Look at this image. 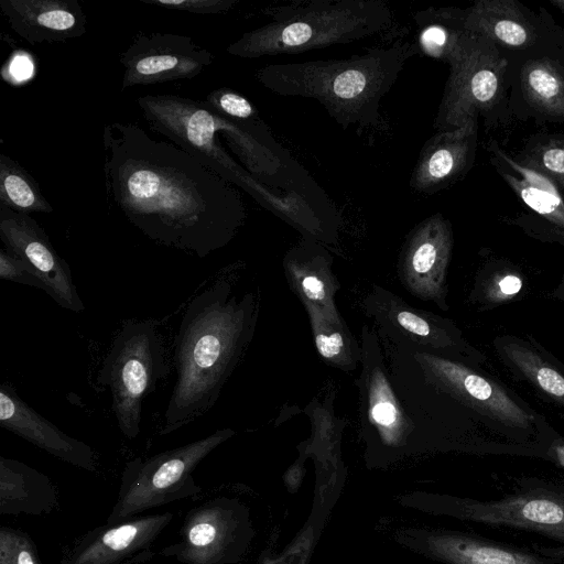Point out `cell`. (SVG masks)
<instances>
[{"label":"cell","mask_w":564,"mask_h":564,"mask_svg":"<svg viewBox=\"0 0 564 564\" xmlns=\"http://www.w3.org/2000/svg\"><path fill=\"white\" fill-rule=\"evenodd\" d=\"M102 149L108 202L154 242L205 258L245 224L239 192L180 147L116 121Z\"/></svg>","instance_id":"6da1fadb"},{"label":"cell","mask_w":564,"mask_h":564,"mask_svg":"<svg viewBox=\"0 0 564 564\" xmlns=\"http://www.w3.org/2000/svg\"><path fill=\"white\" fill-rule=\"evenodd\" d=\"M257 318L256 296L238 297L227 279H218L191 300L175 336L176 380L160 436L184 427L215 405L253 337Z\"/></svg>","instance_id":"7a4b0ae2"},{"label":"cell","mask_w":564,"mask_h":564,"mask_svg":"<svg viewBox=\"0 0 564 564\" xmlns=\"http://www.w3.org/2000/svg\"><path fill=\"white\" fill-rule=\"evenodd\" d=\"M419 51L420 42L398 40L349 58L269 64L256 76L274 94L317 100L344 130L375 128L381 99Z\"/></svg>","instance_id":"3957f363"},{"label":"cell","mask_w":564,"mask_h":564,"mask_svg":"<svg viewBox=\"0 0 564 564\" xmlns=\"http://www.w3.org/2000/svg\"><path fill=\"white\" fill-rule=\"evenodd\" d=\"M137 104L154 131L246 191L262 206L301 230L305 238L323 242L329 238L330 229L302 194L274 192L229 155L218 140L210 109L204 101L172 94H149L138 97Z\"/></svg>","instance_id":"277c9868"},{"label":"cell","mask_w":564,"mask_h":564,"mask_svg":"<svg viewBox=\"0 0 564 564\" xmlns=\"http://www.w3.org/2000/svg\"><path fill=\"white\" fill-rule=\"evenodd\" d=\"M262 13L271 20L231 43L230 55L258 58L348 44L384 32L394 21L383 0H296Z\"/></svg>","instance_id":"5b68a950"},{"label":"cell","mask_w":564,"mask_h":564,"mask_svg":"<svg viewBox=\"0 0 564 564\" xmlns=\"http://www.w3.org/2000/svg\"><path fill=\"white\" fill-rule=\"evenodd\" d=\"M170 373L166 347L156 319H128L115 336L96 382L108 387L111 410L129 440L141 432L142 403Z\"/></svg>","instance_id":"8992f818"},{"label":"cell","mask_w":564,"mask_h":564,"mask_svg":"<svg viewBox=\"0 0 564 564\" xmlns=\"http://www.w3.org/2000/svg\"><path fill=\"white\" fill-rule=\"evenodd\" d=\"M235 435L231 429L150 457L126 463L116 503L106 523H115L174 501L197 497L202 487L193 473L216 447Z\"/></svg>","instance_id":"52a82bcc"},{"label":"cell","mask_w":564,"mask_h":564,"mask_svg":"<svg viewBox=\"0 0 564 564\" xmlns=\"http://www.w3.org/2000/svg\"><path fill=\"white\" fill-rule=\"evenodd\" d=\"M440 58L449 65L434 128L454 130L496 106L502 97L509 59L480 35L454 29Z\"/></svg>","instance_id":"ba28073f"},{"label":"cell","mask_w":564,"mask_h":564,"mask_svg":"<svg viewBox=\"0 0 564 564\" xmlns=\"http://www.w3.org/2000/svg\"><path fill=\"white\" fill-rule=\"evenodd\" d=\"M429 20L467 31L491 42L503 53L518 56L553 52L555 24L535 15L514 0H480L467 9L438 8L420 11Z\"/></svg>","instance_id":"9c48e42d"},{"label":"cell","mask_w":564,"mask_h":564,"mask_svg":"<svg viewBox=\"0 0 564 564\" xmlns=\"http://www.w3.org/2000/svg\"><path fill=\"white\" fill-rule=\"evenodd\" d=\"M249 538L246 509L236 500L217 497L192 508L178 540L159 554L182 564H231L243 554Z\"/></svg>","instance_id":"30bf717a"},{"label":"cell","mask_w":564,"mask_h":564,"mask_svg":"<svg viewBox=\"0 0 564 564\" xmlns=\"http://www.w3.org/2000/svg\"><path fill=\"white\" fill-rule=\"evenodd\" d=\"M419 371L421 380L466 406L509 427L528 429L532 416L499 386L469 367L441 354L397 346Z\"/></svg>","instance_id":"8fae6325"},{"label":"cell","mask_w":564,"mask_h":564,"mask_svg":"<svg viewBox=\"0 0 564 564\" xmlns=\"http://www.w3.org/2000/svg\"><path fill=\"white\" fill-rule=\"evenodd\" d=\"M453 513L479 523L533 531L564 543V485L528 480L489 501L456 499Z\"/></svg>","instance_id":"7c38bea8"},{"label":"cell","mask_w":564,"mask_h":564,"mask_svg":"<svg viewBox=\"0 0 564 564\" xmlns=\"http://www.w3.org/2000/svg\"><path fill=\"white\" fill-rule=\"evenodd\" d=\"M365 314L397 346L451 355L467 351L454 324L431 312L411 306L389 290L373 285L362 301Z\"/></svg>","instance_id":"4fadbf2b"},{"label":"cell","mask_w":564,"mask_h":564,"mask_svg":"<svg viewBox=\"0 0 564 564\" xmlns=\"http://www.w3.org/2000/svg\"><path fill=\"white\" fill-rule=\"evenodd\" d=\"M361 372L357 386L366 436L392 448L409 445L416 426L392 388L377 335L366 325L361 330Z\"/></svg>","instance_id":"5bb4252c"},{"label":"cell","mask_w":564,"mask_h":564,"mask_svg":"<svg viewBox=\"0 0 564 564\" xmlns=\"http://www.w3.org/2000/svg\"><path fill=\"white\" fill-rule=\"evenodd\" d=\"M121 88L192 79L214 61V54L189 36L141 32L121 53Z\"/></svg>","instance_id":"9a60e30c"},{"label":"cell","mask_w":564,"mask_h":564,"mask_svg":"<svg viewBox=\"0 0 564 564\" xmlns=\"http://www.w3.org/2000/svg\"><path fill=\"white\" fill-rule=\"evenodd\" d=\"M0 239L4 249L22 260L44 283L45 292L59 306L75 313L84 311L69 265L57 254L35 219L0 205Z\"/></svg>","instance_id":"2e32d148"},{"label":"cell","mask_w":564,"mask_h":564,"mask_svg":"<svg viewBox=\"0 0 564 564\" xmlns=\"http://www.w3.org/2000/svg\"><path fill=\"white\" fill-rule=\"evenodd\" d=\"M453 248L451 224L434 214L406 236L398 262L399 279L415 297L446 310V273Z\"/></svg>","instance_id":"e0dca14e"},{"label":"cell","mask_w":564,"mask_h":564,"mask_svg":"<svg viewBox=\"0 0 564 564\" xmlns=\"http://www.w3.org/2000/svg\"><path fill=\"white\" fill-rule=\"evenodd\" d=\"M173 520L165 511L134 516L105 523L79 536L63 554L59 564H122L133 558H152L153 543Z\"/></svg>","instance_id":"ac0fdd59"},{"label":"cell","mask_w":564,"mask_h":564,"mask_svg":"<svg viewBox=\"0 0 564 564\" xmlns=\"http://www.w3.org/2000/svg\"><path fill=\"white\" fill-rule=\"evenodd\" d=\"M0 425L56 458L87 471L98 469V456L39 414L9 383L0 386Z\"/></svg>","instance_id":"d6986e66"},{"label":"cell","mask_w":564,"mask_h":564,"mask_svg":"<svg viewBox=\"0 0 564 564\" xmlns=\"http://www.w3.org/2000/svg\"><path fill=\"white\" fill-rule=\"evenodd\" d=\"M477 118L462 127L437 131L423 145L410 178V187L432 195L453 184L471 166L476 152Z\"/></svg>","instance_id":"ffe728a7"},{"label":"cell","mask_w":564,"mask_h":564,"mask_svg":"<svg viewBox=\"0 0 564 564\" xmlns=\"http://www.w3.org/2000/svg\"><path fill=\"white\" fill-rule=\"evenodd\" d=\"M10 28L32 45L83 36L87 18L77 0H0Z\"/></svg>","instance_id":"44dd1931"},{"label":"cell","mask_w":564,"mask_h":564,"mask_svg":"<svg viewBox=\"0 0 564 564\" xmlns=\"http://www.w3.org/2000/svg\"><path fill=\"white\" fill-rule=\"evenodd\" d=\"M286 281L303 305L332 316H341L335 296L340 284L333 271V257L317 241L306 239L291 248L284 259Z\"/></svg>","instance_id":"7402d4cb"},{"label":"cell","mask_w":564,"mask_h":564,"mask_svg":"<svg viewBox=\"0 0 564 564\" xmlns=\"http://www.w3.org/2000/svg\"><path fill=\"white\" fill-rule=\"evenodd\" d=\"M518 91L530 109L564 121V51L518 56Z\"/></svg>","instance_id":"603a6c76"},{"label":"cell","mask_w":564,"mask_h":564,"mask_svg":"<svg viewBox=\"0 0 564 564\" xmlns=\"http://www.w3.org/2000/svg\"><path fill=\"white\" fill-rule=\"evenodd\" d=\"M57 506L56 488L45 474L20 460L0 457L1 516H43Z\"/></svg>","instance_id":"cb8c5ba5"},{"label":"cell","mask_w":564,"mask_h":564,"mask_svg":"<svg viewBox=\"0 0 564 564\" xmlns=\"http://www.w3.org/2000/svg\"><path fill=\"white\" fill-rule=\"evenodd\" d=\"M431 552L449 564H552L534 553L462 533L429 539Z\"/></svg>","instance_id":"d4e9b609"},{"label":"cell","mask_w":564,"mask_h":564,"mask_svg":"<svg viewBox=\"0 0 564 564\" xmlns=\"http://www.w3.org/2000/svg\"><path fill=\"white\" fill-rule=\"evenodd\" d=\"M492 151L496 159L505 162L520 176L500 170L509 186L530 208L563 230L564 199L556 185L544 174L510 159L498 148Z\"/></svg>","instance_id":"484cf974"},{"label":"cell","mask_w":564,"mask_h":564,"mask_svg":"<svg viewBox=\"0 0 564 564\" xmlns=\"http://www.w3.org/2000/svg\"><path fill=\"white\" fill-rule=\"evenodd\" d=\"M303 306L321 358L345 372L355 371L361 362V341H357L343 317L328 315L312 305Z\"/></svg>","instance_id":"4316f807"},{"label":"cell","mask_w":564,"mask_h":564,"mask_svg":"<svg viewBox=\"0 0 564 564\" xmlns=\"http://www.w3.org/2000/svg\"><path fill=\"white\" fill-rule=\"evenodd\" d=\"M0 205L25 215L53 212L37 182L3 153L0 154Z\"/></svg>","instance_id":"83f0119b"},{"label":"cell","mask_w":564,"mask_h":564,"mask_svg":"<svg viewBox=\"0 0 564 564\" xmlns=\"http://www.w3.org/2000/svg\"><path fill=\"white\" fill-rule=\"evenodd\" d=\"M503 351L512 365L549 398L564 406V376L529 347L506 343Z\"/></svg>","instance_id":"f1b7e54d"},{"label":"cell","mask_w":564,"mask_h":564,"mask_svg":"<svg viewBox=\"0 0 564 564\" xmlns=\"http://www.w3.org/2000/svg\"><path fill=\"white\" fill-rule=\"evenodd\" d=\"M519 163L544 174L557 188L564 189V142L534 144Z\"/></svg>","instance_id":"f546056e"},{"label":"cell","mask_w":564,"mask_h":564,"mask_svg":"<svg viewBox=\"0 0 564 564\" xmlns=\"http://www.w3.org/2000/svg\"><path fill=\"white\" fill-rule=\"evenodd\" d=\"M0 564H43L31 536L12 527L0 528Z\"/></svg>","instance_id":"4dcf8cb0"},{"label":"cell","mask_w":564,"mask_h":564,"mask_svg":"<svg viewBox=\"0 0 564 564\" xmlns=\"http://www.w3.org/2000/svg\"><path fill=\"white\" fill-rule=\"evenodd\" d=\"M204 102L213 110L231 119L240 121L261 119L254 106L245 96L230 88L221 87L212 90Z\"/></svg>","instance_id":"1f68e13d"},{"label":"cell","mask_w":564,"mask_h":564,"mask_svg":"<svg viewBox=\"0 0 564 564\" xmlns=\"http://www.w3.org/2000/svg\"><path fill=\"white\" fill-rule=\"evenodd\" d=\"M145 4L159 6L196 14H217L231 10L238 0H140Z\"/></svg>","instance_id":"d6a6232c"},{"label":"cell","mask_w":564,"mask_h":564,"mask_svg":"<svg viewBox=\"0 0 564 564\" xmlns=\"http://www.w3.org/2000/svg\"><path fill=\"white\" fill-rule=\"evenodd\" d=\"M0 278L46 291L44 283L19 258L6 249L0 250Z\"/></svg>","instance_id":"836d02e7"},{"label":"cell","mask_w":564,"mask_h":564,"mask_svg":"<svg viewBox=\"0 0 564 564\" xmlns=\"http://www.w3.org/2000/svg\"><path fill=\"white\" fill-rule=\"evenodd\" d=\"M499 290L505 295L517 294L522 288V281L519 276L508 274L499 281Z\"/></svg>","instance_id":"e575fe53"},{"label":"cell","mask_w":564,"mask_h":564,"mask_svg":"<svg viewBox=\"0 0 564 564\" xmlns=\"http://www.w3.org/2000/svg\"><path fill=\"white\" fill-rule=\"evenodd\" d=\"M551 453L556 464L564 468V443L560 442L554 444V446L551 449Z\"/></svg>","instance_id":"d590c367"},{"label":"cell","mask_w":564,"mask_h":564,"mask_svg":"<svg viewBox=\"0 0 564 564\" xmlns=\"http://www.w3.org/2000/svg\"><path fill=\"white\" fill-rule=\"evenodd\" d=\"M149 561V558L147 557H138V558H133V560H130L128 562H124L122 564H140V563H143V562H147Z\"/></svg>","instance_id":"8d00e7d4"},{"label":"cell","mask_w":564,"mask_h":564,"mask_svg":"<svg viewBox=\"0 0 564 564\" xmlns=\"http://www.w3.org/2000/svg\"><path fill=\"white\" fill-rule=\"evenodd\" d=\"M551 2L564 12V0H553Z\"/></svg>","instance_id":"74e56055"},{"label":"cell","mask_w":564,"mask_h":564,"mask_svg":"<svg viewBox=\"0 0 564 564\" xmlns=\"http://www.w3.org/2000/svg\"><path fill=\"white\" fill-rule=\"evenodd\" d=\"M553 231H554V232H556V234H557V236H558L560 238H562V239H563V241H564V230H562V229H560V228H556V229H555V230H553Z\"/></svg>","instance_id":"f35d334b"}]
</instances>
